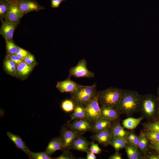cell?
Masks as SVG:
<instances>
[{
  "instance_id": "24",
  "label": "cell",
  "mask_w": 159,
  "mask_h": 159,
  "mask_svg": "<svg viewBox=\"0 0 159 159\" xmlns=\"http://www.w3.org/2000/svg\"><path fill=\"white\" fill-rule=\"evenodd\" d=\"M127 143L125 139L112 138L109 145L114 148L116 152H119L121 149L125 148Z\"/></svg>"
},
{
  "instance_id": "32",
  "label": "cell",
  "mask_w": 159,
  "mask_h": 159,
  "mask_svg": "<svg viewBox=\"0 0 159 159\" xmlns=\"http://www.w3.org/2000/svg\"><path fill=\"white\" fill-rule=\"evenodd\" d=\"M9 6V3L0 0V19L4 20L6 16Z\"/></svg>"
},
{
  "instance_id": "46",
  "label": "cell",
  "mask_w": 159,
  "mask_h": 159,
  "mask_svg": "<svg viewBox=\"0 0 159 159\" xmlns=\"http://www.w3.org/2000/svg\"><path fill=\"white\" fill-rule=\"evenodd\" d=\"M157 113H158V117H159V108H158V110Z\"/></svg>"
},
{
  "instance_id": "37",
  "label": "cell",
  "mask_w": 159,
  "mask_h": 159,
  "mask_svg": "<svg viewBox=\"0 0 159 159\" xmlns=\"http://www.w3.org/2000/svg\"><path fill=\"white\" fill-rule=\"evenodd\" d=\"M29 65L35 64V58L34 56L31 54L24 58L22 60Z\"/></svg>"
},
{
  "instance_id": "34",
  "label": "cell",
  "mask_w": 159,
  "mask_h": 159,
  "mask_svg": "<svg viewBox=\"0 0 159 159\" xmlns=\"http://www.w3.org/2000/svg\"><path fill=\"white\" fill-rule=\"evenodd\" d=\"M89 150L94 154H98L102 151V150L99 147L98 144L95 143L93 141L91 142Z\"/></svg>"
},
{
  "instance_id": "26",
  "label": "cell",
  "mask_w": 159,
  "mask_h": 159,
  "mask_svg": "<svg viewBox=\"0 0 159 159\" xmlns=\"http://www.w3.org/2000/svg\"><path fill=\"white\" fill-rule=\"evenodd\" d=\"M16 64L12 60L6 57L4 62V67L6 71L11 74L16 72L17 67Z\"/></svg>"
},
{
  "instance_id": "28",
  "label": "cell",
  "mask_w": 159,
  "mask_h": 159,
  "mask_svg": "<svg viewBox=\"0 0 159 159\" xmlns=\"http://www.w3.org/2000/svg\"><path fill=\"white\" fill-rule=\"evenodd\" d=\"M5 40L7 54H15L19 47L14 43L13 39H6Z\"/></svg>"
},
{
  "instance_id": "12",
  "label": "cell",
  "mask_w": 159,
  "mask_h": 159,
  "mask_svg": "<svg viewBox=\"0 0 159 159\" xmlns=\"http://www.w3.org/2000/svg\"><path fill=\"white\" fill-rule=\"evenodd\" d=\"M91 138L105 147L110 144L112 138L110 128L95 133Z\"/></svg>"
},
{
  "instance_id": "18",
  "label": "cell",
  "mask_w": 159,
  "mask_h": 159,
  "mask_svg": "<svg viewBox=\"0 0 159 159\" xmlns=\"http://www.w3.org/2000/svg\"><path fill=\"white\" fill-rule=\"evenodd\" d=\"M100 108L101 116L112 121L117 119L120 115L119 112L116 108L106 106H101Z\"/></svg>"
},
{
  "instance_id": "29",
  "label": "cell",
  "mask_w": 159,
  "mask_h": 159,
  "mask_svg": "<svg viewBox=\"0 0 159 159\" xmlns=\"http://www.w3.org/2000/svg\"><path fill=\"white\" fill-rule=\"evenodd\" d=\"M29 157L30 159H52L53 158L45 151L35 153L30 151Z\"/></svg>"
},
{
  "instance_id": "6",
  "label": "cell",
  "mask_w": 159,
  "mask_h": 159,
  "mask_svg": "<svg viewBox=\"0 0 159 159\" xmlns=\"http://www.w3.org/2000/svg\"><path fill=\"white\" fill-rule=\"evenodd\" d=\"M86 119L94 122L101 117V108L99 104L97 93L94 98L84 107Z\"/></svg>"
},
{
  "instance_id": "1",
  "label": "cell",
  "mask_w": 159,
  "mask_h": 159,
  "mask_svg": "<svg viewBox=\"0 0 159 159\" xmlns=\"http://www.w3.org/2000/svg\"><path fill=\"white\" fill-rule=\"evenodd\" d=\"M141 95L137 91L124 89L123 95L117 109L120 114L128 116L139 111Z\"/></svg>"
},
{
  "instance_id": "31",
  "label": "cell",
  "mask_w": 159,
  "mask_h": 159,
  "mask_svg": "<svg viewBox=\"0 0 159 159\" xmlns=\"http://www.w3.org/2000/svg\"><path fill=\"white\" fill-rule=\"evenodd\" d=\"M75 103L71 99L66 100L62 103L61 107L62 109L65 112H71L74 109Z\"/></svg>"
},
{
  "instance_id": "45",
  "label": "cell",
  "mask_w": 159,
  "mask_h": 159,
  "mask_svg": "<svg viewBox=\"0 0 159 159\" xmlns=\"http://www.w3.org/2000/svg\"><path fill=\"white\" fill-rule=\"evenodd\" d=\"M2 1H3L4 2H9L10 1H11L14 0H0Z\"/></svg>"
},
{
  "instance_id": "42",
  "label": "cell",
  "mask_w": 159,
  "mask_h": 159,
  "mask_svg": "<svg viewBox=\"0 0 159 159\" xmlns=\"http://www.w3.org/2000/svg\"><path fill=\"white\" fill-rule=\"evenodd\" d=\"M52 7L53 8L58 7L62 1L61 0H51Z\"/></svg>"
},
{
  "instance_id": "11",
  "label": "cell",
  "mask_w": 159,
  "mask_h": 159,
  "mask_svg": "<svg viewBox=\"0 0 159 159\" xmlns=\"http://www.w3.org/2000/svg\"><path fill=\"white\" fill-rule=\"evenodd\" d=\"M83 85H80L68 77L65 80L58 82L56 87L62 93L74 92Z\"/></svg>"
},
{
  "instance_id": "2",
  "label": "cell",
  "mask_w": 159,
  "mask_h": 159,
  "mask_svg": "<svg viewBox=\"0 0 159 159\" xmlns=\"http://www.w3.org/2000/svg\"><path fill=\"white\" fill-rule=\"evenodd\" d=\"M124 89L110 87L97 92L98 101L102 106L117 109L121 100Z\"/></svg>"
},
{
  "instance_id": "3",
  "label": "cell",
  "mask_w": 159,
  "mask_h": 159,
  "mask_svg": "<svg viewBox=\"0 0 159 159\" xmlns=\"http://www.w3.org/2000/svg\"><path fill=\"white\" fill-rule=\"evenodd\" d=\"M159 107V99L150 94L141 95L139 111L143 118L149 119L153 117Z\"/></svg>"
},
{
  "instance_id": "14",
  "label": "cell",
  "mask_w": 159,
  "mask_h": 159,
  "mask_svg": "<svg viewBox=\"0 0 159 159\" xmlns=\"http://www.w3.org/2000/svg\"><path fill=\"white\" fill-rule=\"evenodd\" d=\"M90 144L85 138L79 136L73 141L69 149L87 152L89 150Z\"/></svg>"
},
{
  "instance_id": "20",
  "label": "cell",
  "mask_w": 159,
  "mask_h": 159,
  "mask_svg": "<svg viewBox=\"0 0 159 159\" xmlns=\"http://www.w3.org/2000/svg\"><path fill=\"white\" fill-rule=\"evenodd\" d=\"M125 148L128 159H144V156L139 151L138 147L127 143Z\"/></svg>"
},
{
  "instance_id": "25",
  "label": "cell",
  "mask_w": 159,
  "mask_h": 159,
  "mask_svg": "<svg viewBox=\"0 0 159 159\" xmlns=\"http://www.w3.org/2000/svg\"><path fill=\"white\" fill-rule=\"evenodd\" d=\"M139 138V142L138 148L144 155L146 154L148 150V141L142 130H141L140 133Z\"/></svg>"
},
{
  "instance_id": "38",
  "label": "cell",
  "mask_w": 159,
  "mask_h": 159,
  "mask_svg": "<svg viewBox=\"0 0 159 159\" xmlns=\"http://www.w3.org/2000/svg\"><path fill=\"white\" fill-rule=\"evenodd\" d=\"M6 57L12 60L17 64H19L23 61L21 59L18 57L15 54H7Z\"/></svg>"
},
{
  "instance_id": "40",
  "label": "cell",
  "mask_w": 159,
  "mask_h": 159,
  "mask_svg": "<svg viewBox=\"0 0 159 159\" xmlns=\"http://www.w3.org/2000/svg\"><path fill=\"white\" fill-rule=\"evenodd\" d=\"M108 159H123L121 154L118 152H116L115 153L111 155Z\"/></svg>"
},
{
  "instance_id": "19",
  "label": "cell",
  "mask_w": 159,
  "mask_h": 159,
  "mask_svg": "<svg viewBox=\"0 0 159 159\" xmlns=\"http://www.w3.org/2000/svg\"><path fill=\"white\" fill-rule=\"evenodd\" d=\"M62 149L60 137L53 138L48 143L45 151L51 155L56 151Z\"/></svg>"
},
{
  "instance_id": "39",
  "label": "cell",
  "mask_w": 159,
  "mask_h": 159,
  "mask_svg": "<svg viewBox=\"0 0 159 159\" xmlns=\"http://www.w3.org/2000/svg\"><path fill=\"white\" fill-rule=\"evenodd\" d=\"M149 147L159 154V142H150Z\"/></svg>"
},
{
  "instance_id": "30",
  "label": "cell",
  "mask_w": 159,
  "mask_h": 159,
  "mask_svg": "<svg viewBox=\"0 0 159 159\" xmlns=\"http://www.w3.org/2000/svg\"><path fill=\"white\" fill-rule=\"evenodd\" d=\"M125 139L128 144L138 148L139 138L135 134L129 132Z\"/></svg>"
},
{
  "instance_id": "10",
  "label": "cell",
  "mask_w": 159,
  "mask_h": 159,
  "mask_svg": "<svg viewBox=\"0 0 159 159\" xmlns=\"http://www.w3.org/2000/svg\"><path fill=\"white\" fill-rule=\"evenodd\" d=\"M18 1L22 16L29 12L38 11L44 9L35 0H18Z\"/></svg>"
},
{
  "instance_id": "27",
  "label": "cell",
  "mask_w": 159,
  "mask_h": 159,
  "mask_svg": "<svg viewBox=\"0 0 159 159\" xmlns=\"http://www.w3.org/2000/svg\"><path fill=\"white\" fill-rule=\"evenodd\" d=\"M143 132L148 141L159 142V132L149 129H145Z\"/></svg>"
},
{
  "instance_id": "4",
  "label": "cell",
  "mask_w": 159,
  "mask_h": 159,
  "mask_svg": "<svg viewBox=\"0 0 159 159\" xmlns=\"http://www.w3.org/2000/svg\"><path fill=\"white\" fill-rule=\"evenodd\" d=\"M97 93L96 84L91 86L83 85L75 92L70 93L71 99L75 103L84 107Z\"/></svg>"
},
{
  "instance_id": "15",
  "label": "cell",
  "mask_w": 159,
  "mask_h": 159,
  "mask_svg": "<svg viewBox=\"0 0 159 159\" xmlns=\"http://www.w3.org/2000/svg\"><path fill=\"white\" fill-rule=\"evenodd\" d=\"M112 121L110 120L101 116L98 120L94 122L92 132L96 133L110 129Z\"/></svg>"
},
{
  "instance_id": "22",
  "label": "cell",
  "mask_w": 159,
  "mask_h": 159,
  "mask_svg": "<svg viewBox=\"0 0 159 159\" xmlns=\"http://www.w3.org/2000/svg\"><path fill=\"white\" fill-rule=\"evenodd\" d=\"M35 65V64L29 65L22 61L17 64L16 72L19 76L25 77L29 73Z\"/></svg>"
},
{
  "instance_id": "8",
  "label": "cell",
  "mask_w": 159,
  "mask_h": 159,
  "mask_svg": "<svg viewBox=\"0 0 159 159\" xmlns=\"http://www.w3.org/2000/svg\"><path fill=\"white\" fill-rule=\"evenodd\" d=\"M8 3V10L4 21L19 23L21 19L23 16L18 0H14Z\"/></svg>"
},
{
  "instance_id": "17",
  "label": "cell",
  "mask_w": 159,
  "mask_h": 159,
  "mask_svg": "<svg viewBox=\"0 0 159 159\" xmlns=\"http://www.w3.org/2000/svg\"><path fill=\"white\" fill-rule=\"evenodd\" d=\"M110 130L112 138L125 139L129 132L124 129L119 122L111 125Z\"/></svg>"
},
{
  "instance_id": "23",
  "label": "cell",
  "mask_w": 159,
  "mask_h": 159,
  "mask_svg": "<svg viewBox=\"0 0 159 159\" xmlns=\"http://www.w3.org/2000/svg\"><path fill=\"white\" fill-rule=\"evenodd\" d=\"M143 118V117L138 118L129 117L122 121V125L125 128L132 130L136 127Z\"/></svg>"
},
{
  "instance_id": "44",
  "label": "cell",
  "mask_w": 159,
  "mask_h": 159,
  "mask_svg": "<svg viewBox=\"0 0 159 159\" xmlns=\"http://www.w3.org/2000/svg\"><path fill=\"white\" fill-rule=\"evenodd\" d=\"M157 94L158 95V97L159 99V86L158 87L157 89Z\"/></svg>"
},
{
  "instance_id": "9",
  "label": "cell",
  "mask_w": 159,
  "mask_h": 159,
  "mask_svg": "<svg viewBox=\"0 0 159 159\" xmlns=\"http://www.w3.org/2000/svg\"><path fill=\"white\" fill-rule=\"evenodd\" d=\"M91 122L86 118H82L74 120L72 123H69L66 125L68 128L83 134L87 132H92L93 125Z\"/></svg>"
},
{
  "instance_id": "35",
  "label": "cell",
  "mask_w": 159,
  "mask_h": 159,
  "mask_svg": "<svg viewBox=\"0 0 159 159\" xmlns=\"http://www.w3.org/2000/svg\"><path fill=\"white\" fill-rule=\"evenodd\" d=\"M30 53L27 50L19 47H18L15 54L22 60Z\"/></svg>"
},
{
  "instance_id": "21",
  "label": "cell",
  "mask_w": 159,
  "mask_h": 159,
  "mask_svg": "<svg viewBox=\"0 0 159 159\" xmlns=\"http://www.w3.org/2000/svg\"><path fill=\"white\" fill-rule=\"evenodd\" d=\"M73 113L70 115V119L69 122L76 119L86 118L85 108L81 105L75 103Z\"/></svg>"
},
{
  "instance_id": "7",
  "label": "cell",
  "mask_w": 159,
  "mask_h": 159,
  "mask_svg": "<svg viewBox=\"0 0 159 159\" xmlns=\"http://www.w3.org/2000/svg\"><path fill=\"white\" fill-rule=\"evenodd\" d=\"M60 134V137L62 145V151L69 150L75 139L83 134L64 127L61 128Z\"/></svg>"
},
{
  "instance_id": "13",
  "label": "cell",
  "mask_w": 159,
  "mask_h": 159,
  "mask_svg": "<svg viewBox=\"0 0 159 159\" xmlns=\"http://www.w3.org/2000/svg\"><path fill=\"white\" fill-rule=\"evenodd\" d=\"M0 28V33L6 39H13L14 30L19 23L3 21Z\"/></svg>"
},
{
  "instance_id": "36",
  "label": "cell",
  "mask_w": 159,
  "mask_h": 159,
  "mask_svg": "<svg viewBox=\"0 0 159 159\" xmlns=\"http://www.w3.org/2000/svg\"><path fill=\"white\" fill-rule=\"evenodd\" d=\"M75 158V157L68 150L63 151V153L61 155L54 158L55 159H73Z\"/></svg>"
},
{
  "instance_id": "5",
  "label": "cell",
  "mask_w": 159,
  "mask_h": 159,
  "mask_svg": "<svg viewBox=\"0 0 159 159\" xmlns=\"http://www.w3.org/2000/svg\"><path fill=\"white\" fill-rule=\"evenodd\" d=\"M68 77L72 76L77 78L86 77L91 78L95 76L94 73L90 71L87 67V62L84 59L79 61L77 64L70 68L69 70Z\"/></svg>"
},
{
  "instance_id": "33",
  "label": "cell",
  "mask_w": 159,
  "mask_h": 159,
  "mask_svg": "<svg viewBox=\"0 0 159 159\" xmlns=\"http://www.w3.org/2000/svg\"><path fill=\"white\" fill-rule=\"evenodd\" d=\"M145 129L150 130L159 132V121L145 123L143 124Z\"/></svg>"
},
{
  "instance_id": "43",
  "label": "cell",
  "mask_w": 159,
  "mask_h": 159,
  "mask_svg": "<svg viewBox=\"0 0 159 159\" xmlns=\"http://www.w3.org/2000/svg\"><path fill=\"white\" fill-rule=\"evenodd\" d=\"M87 159H96V157L95 154L89 150L87 152Z\"/></svg>"
},
{
  "instance_id": "16",
  "label": "cell",
  "mask_w": 159,
  "mask_h": 159,
  "mask_svg": "<svg viewBox=\"0 0 159 159\" xmlns=\"http://www.w3.org/2000/svg\"><path fill=\"white\" fill-rule=\"evenodd\" d=\"M6 135L17 148L20 149L29 156L30 150L20 136L9 132H7Z\"/></svg>"
},
{
  "instance_id": "41",
  "label": "cell",
  "mask_w": 159,
  "mask_h": 159,
  "mask_svg": "<svg viewBox=\"0 0 159 159\" xmlns=\"http://www.w3.org/2000/svg\"><path fill=\"white\" fill-rule=\"evenodd\" d=\"M144 159H159V154H153L147 155H144Z\"/></svg>"
},
{
  "instance_id": "47",
  "label": "cell",
  "mask_w": 159,
  "mask_h": 159,
  "mask_svg": "<svg viewBox=\"0 0 159 159\" xmlns=\"http://www.w3.org/2000/svg\"><path fill=\"white\" fill-rule=\"evenodd\" d=\"M61 1H66V0H61Z\"/></svg>"
}]
</instances>
